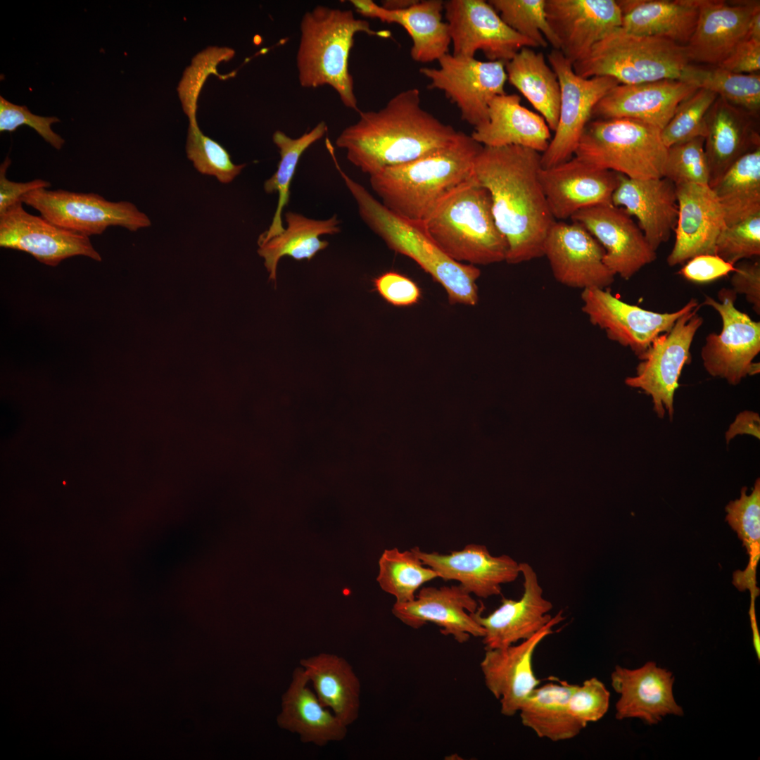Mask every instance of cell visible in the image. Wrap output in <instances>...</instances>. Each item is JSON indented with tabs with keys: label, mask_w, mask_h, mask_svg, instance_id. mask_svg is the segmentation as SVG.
Wrapping results in <instances>:
<instances>
[{
	"label": "cell",
	"mask_w": 760,
	"mask_h": 760,
	"mask_svg": "<svg viewBox=\"0 0 760 760\" xmlns=\"http://www.w3.org/2000/svg\"><path fill=\"white\" fill-rule=\"evenodd\" d=\"M541 154L519 146H483L473 173L490 194L496 225L507 243L505 262L519 264L543 256L555 222L539 179Z\"/></svg>",
	"instance_id": "6da1fadb"
},
{
	"label": "cell",
	"mask_w": 760,
	"mask_h": 760,
	"mask_svg": "<svg viewBox=\"0 0 760 760\" xmlns=\"http://www.w3.org/2000/svg\"><path fill=\"white\" fill-rule=\"evenodd\" d=\"M359 115L335 144L346 151L351 164L369 176L445 147L459 132L422 107L417 88L398 93L378 110Z\"/></svg>",
	"instance_id": "7a4b0ae2"
},
{
	"label": "cell",
	"mask_w": 760,
	"mask_h": 760,
	"mask_svg": "<svg viewBox=\"0 0 760 760\" xmlns=\"http://www.w3.org/2000/svg\"><path fill=\"white\" fill-rule=\"evenodd\" d=\"M483 146L459 131L449 145L369 176L373 191L396 215L423 222L451 191L470 179Z\"/></svg>",
	"instance_id": "3957f363"
},
{
	"label": "cell",
	"mask_w": 760,
	"mask_h": 760,
	"mask_svg": "<svg viewBox=\"0 0 760 760\" xmlns=\"http://www.w3.org/2000/svg\"><path fill=\"white\" fill-rule=\"evenodd\" d=\"M336 168L354 198L360 218L387 246L414 260L447 293L451 305L474 306L479 301L476 284L481 270L447 255L425 231L422 222L407 220L385 207L334 160Z\"/></svg>",
	"instance_id": "277c9868"
},
{
	"label": "cell",
	"mask_w": 760,
	"mask_h": 760,
	"mask_svg": "<svg viewBox=\"0 0 760 760\" xmlns=\"http://www.w3.org/2000/svg\"><path fill=\"white\" fill-rule=\"evenodd\" d=\"M382 38L389 30H375L368 21L357 18L351 10L317 6L305 12L300 23L296 68L300 85H327L347 108L360 111L349 71V56L357 33Z\"/></svg>",
	"instance_id": "5b68a950"
},
{
	"label": "cell",
	"mask_w": 760,
	"mask_h": 760,
	"mask_svg": "<svg viewBox=\"0 0 760 760\" xmlns=\"http://www.w3.org/2000/svg\"><path fill=\"white\" fill-rule=\"evenodd\" d=\"M422 224L457 262L476 266L505 261L507 243L494 220L490 194L474 175L448 194Z\"/></svg>",
	"instance_id": "8992f818"
},
{
	"label": "cell",
	"mask_w": 760,
	"mask_h": 760,
	"mask_svg": "<svg viewBox=\"0 0 760 760\" xmlns=\"http://www.w3.org/2000/svg\"><path fill=\"white\" fill-rule=\"evenodd\" d=\"M690 63L685 46L671 40L630 33L618 27L573 64L583 78L608 76L622 84L678 80Z\"/></svg>",
	"instance_id": "52a82bcc"
},
{
	"label": "cell",
	"mask_w": 760,
	"mask_h": 760,
	"mask_svg": "<svg viewBox=\"0 0 760 760\" xmlns=\"http://www.w3.org/2000/svg\"><path fill=\"white\" fill-rule=\"evenodd\" d=\"M668 148L661 129L630 118L595 119L587 125L574 156L632 179L663 177Z\"/></svg>",
	"instance_id": "ba28073f"
},
{
	"label": "cell",
	"mask_w": 760,
	"mask_h": 760,
	"mask_svg": "<svg viewBox=\"0 0 760 760\" xmlns=\"http://www.w3.org/2000/svg\"><path fill=\"white\" fill-rule=\"evenodd\" d=\"M717 296L718 300L706 296L702 305L718 312L722 328L719 334L707 335L701 357L709 375L735 386L759 373L754 359L760 352V322L735 307L737 294L731 289L722 288Z\"/></svg>",
	"instance_id": "9c48e42d"
},
{
	"label": "cell",
	"mask_w": 760,
	"mask_h": 760,
	"mask_svg": "<svg viewBox=\"0 0 760 760\" xmlns=\"http://www.w3.org/2000/svg\"><path fill=\"white\" fill-rule=\"evenodd\" d=\"M20 201L51 223L83 235H99L110 226L137 231L151 226L148 216L131 202L110 201L94 193L41 188Z\"/></svg>",
	"instance_id": "30bf717a"
},
{
	"label": "cell",
	"mask_w": 760,
	"mask_h": 760,
	"mask_svg": "<svg viewBox=\"0 0 760 760\" xmlns=\"http://www.w3.org/2000/svg\"><path fill=\"white\" fill-rule=\"evenodd\" d=\"M700 306L683 314L669 331L657 336L638 356L640 362L636 374L625 381L628 386L639 388L652 398L653 410L659 418H664L667 412L671 420L673 419L678 379L684 366L691 362L690 347L703 324V318L697 313Z\"/></svg>",
	"instance_id": "8fae6325"
},
{
	"label": "cell",
	"mask_w": 760,
	"mask_h": 760,
	"mask_svg": "<svg viewBox=\"0 0 760 760\" xmlns=\"http://www.w3.org/2000/svg\"><path fill=\"white\" fill-rule=\"evenodd\" d=\"M560 85L559 120L555 134L541 154V166L549 168L572 158L597 103L619 82L613 77L583 78L573 64L556 49L547 55Z\"/></svg>",
	"instance_id": "7c38bea8"
},
{
	"label": "cell",
	"mask_w": 760,
	"mask_h": 760,
	"mask_svg": "<svg viewBox=\"0 0 760 760\" xmlns=\"http://www.w3.org/2000/svg\"><path fill=\"white\" fill-rule=\"evenodd\" d=\"M438 61L437 68L419 69L420 73L430 81L428 88L443 91L456 105L462 120L474 128L487 122L490 101L505 94V64L455 56L450 53Z\"/></svg>",
	"instance_id": "4fadbf2b"
},
{
	"label": "cell",
	"mask_w": 760,
	"mask_h": 760,
	"mask_svg": "<svg viewBox=\"0 0 760 760\" xmlns=\"http://www.w3.org/2000/svg\"><path fill=\"white\" fill-rule=\"evenodd\" d=\"M581 310L590 322L606 333L607 338L630 348L639 356L659 335L669 331L676 320L699 304L691 298L673 312H657L631 305L614 296L609 289L582 291Z\"/></svg>",
	"instance_id": "5bb4252c"
},
{
	"label": "cell",
	"mask_w": 760,
	"mask_h": 760,
	"mask_svg": "<svg viewBox=\"0 0 760 760\" xmlns=\"http://www.w3.org/2000/svg\"><path fill=\"white\" fill-rule=\"evenodd\" d=\"M444 12L455 56L474 58L481 51L490 61L506 64L524 47H538L509 27L483 0H448Z\"/></svg>",
	"instance_id": "9a60e30c"
},
{
	"label": "cell",
	"mask_w": 760,
	"mask_h": 760,
	"mask_svg": "<svg viewBox=\"0 0 760 760\" xmlns=\"http://www.w3.org/2000/svg\"><path fill=\"white\" fill-rule=\"evenodd\" d=\"M0 246L26 252L52 267L76 255L102 260L89 236L28 213L21 201L0 214Z\"/></svg>",
	"instance_id": "2e32d148"
},
{
	"label": "cell",
	"mask_w": 760,
	"mask_h": 760,
	"mask_svg": "<svg viewBox=\"0 0 760 760\" xmlns=\"http://www.w3.org/2000/svg\"><path fill=\"white\" fill-rule=\"evenodd\" d=\"M604 251L581 224L556 222L546 236L543 256L553 277L574 289H608L615 275L603 262Z\"/></svg>",
	"instance_id": "e0dca14e"
},
{
	"label": "cell",
	"mask_w": 760,
	"mask_h": 760,
	"mask_svg": "<svg viewBox=\"0 0 760 760\" xmlns=\"http://www.w3.org/2000/svg\"><path fill=\"white\" fill-rule=\"evenodd\" d=\"M631 217L623 209L608 204L582 209L571 217L602 246L607 267L625 280L657 259L656 251Z\"/></svg>",
	"instance_id": "ac0fdd59"
},
{
	"label": "cell",
	"mask_w": 760,
	"mask_h": 760,
	"mask_svg": "<svg viewBox=\"0 0 760 760\" xmlns=\"http://www.w3.org/2000/svg\"><path fill=\"white\" fill-rule=\"evenodd\" d=\"M564 619L560 611L540 631L518 645L485 650L480 667L485 685L500 700L506 716L519 712L521 705L539 685L533 669V657L538 645L553 633L552 628Z\"/></svg>",
	"instance_id": "d6986e66"
},
{
	"label": "cell",
	"mask_w": 760,
	"mask_h": 760,
	"mask_svg": "<svg viewBox=\"0 0 760 760\" xmlns=\"http://www.w3.org/2000/svg\"><path fill=\"white\" fill-rule=\"evenodd\" d=\"M539 179L553 217L562 220L584 208L612 204L619 173L574 156L553 167H541Z\"/></svg>",
	"instance_id": "ffe728a7"
},
{
	"label": "cell",
	"mask_w": 760,
	"mask_h": 760,
	"mask_svg": "<svg viewBox=\"0 0 760 760\" xmlns=\"http://www.w3.org/2000/svg\"><path fill=\"white\" fill-rule=\"evenodd\" d=\"M519 569L524 578L519 600L503 597L500 607L486 616H482L483 604L473 613L485 631L482 638L485 650L506 647L528 639L552 619L549 613L552 604L544 597L536 571L526 562L519 563Z\"/></svg>",
	"instance_id": "44dd1931"
},
{
	"label": "cell",
	"mask_w": 760,
	"mask_h": 760,
	"mask_svg": "<svg viewBox=\"0 0 760 760\" xmlns=\"http://www.w3.org/2000/svg\"><path fill=\"white\" fill-rule=\"evenodd\" d=\"M545 9L559 51L572 64L621 27V11L614 0H545Z\"/></svg>",
	"instance_id": "7402d4cb"
},
{
	"label": "cell",
	"mask_w": 760,
	"mask_h": 760,
	"mask_svg": "<svg viewBox=\"0 0 760 760\" xmlns=\"http://www.w3.org/2000/svg\"><path fill=\"white\" fill-rule=\"evenodd\" d=\"M471 595L460 584L439 588L424 587L413 600L395 602L392 612L412 628L432 623L443 635L464 643L471 636L483 638L485 633L473 616L479 606Z\"/></svg>",
	"instance_id": "603a6c76"
},
{
	"label": "cell",
	"mask_w": 760,
	"mask_h": 760,
	"mask_svg": "<svg viewBox=\"0 0 760 760\" xmlns=\"http://www.w3.org/2000/svg\"><path fill=\"white\" fill-rule=\"evenodd\" d=\"M678 216L669 266L685 263L699 255H716V242L727 227L723 208L708 184L676 185Z\"/></svg>",
	"instance_id": "cb8c5ba5"
},
{
	"label": "cell",
	"mask_w": 760,
	"mask_h": 760,
	"mask_svg": "<svg viewBox=\"0 0 760 760\" xmlns=\"http://www.w3.org/2000/svg\"><path fill=\"white\" fill-rule=\"evenodd\" d=\"M424 565L445 581L455 580L470 594L488 598L501 593V585L514 581L520 574L519 563L507 555L493 556L486 546L467 545L450 554L426 552L411 548Z\"/></svg>",
	"instance_id": "d4e9b609"
},
{
	"label": "cell",
	"mask_w": 760,
	"mask_h": 760,
	"mask_svg": "<svg viewBox=\"0 0 760 760\" xmlns=\"http://www.w3.org/2000/svg\"><path fill=\"white\" fill-rule=\"evenodd\" d=\"M695 29L685 45L690 62L717 66L746 39L758 1L696 0Z\"/></svg>",
	"instance_id": "484cf974"
},
{
	"label": "cell",
	"mask_w": 760,
	"mask_h": 760,
	"mask_svg": "<svg viewBox=\"0 0 760 760\" xmlns=\"http://www.w3.org/2000/svg\"><path fill=\"white\" fill-rule=\"evenodd\" d=\"M698 88L678 80L619 84L595 106L592 118H630L662 129L678 105Z\"/></svg>",
	"instance_id": "4316f807"
},
{
	"label": "cell",
	"mask_w": 760,
	"mask_h": 760,
	"mask_svg": "<svg viewBox=\"0 0 760 760\" xmlns=\"http://www.w3.org/2000/svg\"><path fill=\"white\" fill-rule=\"evenodd\" d=\"M674 680L672 672L658 667L654 661L635 669L616 666L611 681L620 695L616 703V719L638 718L654 725L669 714L683 716V710L673 697Z\"/></svg>",
	"instance_id": "83f0119b"
},
{
	"label": "cell",
	"mask_w": 760,
	"mask_h": 760,
	"mask_svg": "<svg viewBox=\"0 0 760 760\" xmlns=\"http://www.w3.org/2000/svg\"><path fill=\"white\" fill-rule=\"evenodd\" d=\"M612 204L637 218L639 227L657 251L669 241L678 216L676 185L665 177L632 179L619 173Z\"/></svg>",
	"instance_id": "f1b7e54d"
},
{
	"label": "cell",
	"mask_w": 760,
	"mask_h": 760,
	"mask_svg": "<svg viewBox=\"0 0 760 760\" xmlns=\"http://www.w3.org/2000/svg\"><path fill=\"white\" fill-rule=\"evenodd\" d=\"M704 148L713 185L742 156L760 147L757 116L717 96L706 116Z\"/></svg>",
	"instance_id": "f546056e"
},
{
	"label": "cell",
	"mask_w": 760,
	"mask_h": 760,
	"mask_svg": "<svg viewBox=\"0 0 760 760\" xmlns=\"http://www.w3.org/2000/svg\"><path fill=\"white\" fill-rule=\"evenodd\" d=\"M350 2L363 16L403 27L412 42L410 56L413 61L426 63L449 53L451 39L448 23L443 20V1H417L411 6L398 11L386 10L371 0Z\"/></svg>",
	"instance_id": "4dcf8cb0"
},
{
	"label": "cell",
	"mask_w": 760,
	"mask_h": 760,
	"mask_svg": "<svg viewBox=\"0 0 760 760\" xmlns=\"http://www.w3.org/2000/svg\"><path fill=\"white\" fill-rule=\"evenodd\" d=\"M309 683L303 669L295 668L282 696L279 725L298 734L301 742L319 747L344 740L348 726L321 704Z\"/></svg>",
	"instance_id": "1f68e13d"
},
{
	"label": "cell",
	"mask_w": 760,
	"mask_h": 760,
	"mask_svg": "<svg viewBox=\"0 0 760 760\" xmlns=\"http://www.w3.org/2000/svg\"><path fill=\"white\" fill-rule=\"evenodd\" d=\"M471 137L483 146H519L539 153L551 140L545 119L523 106L517 94L506 93L490 101L487 122L474 128Z\"/></svg>",
	"instance_id": "d6a6232c"
},
{
	"label": "cell",
	"mask_w": 760,
	"mask_h": 760,
	"mask_svg": "<svg viewBox=\"0 0 760 760\" xmlns=\"http://www.w3.org/2000/svg\"><path fill=\"white\" fill-rule=\"evenodd\" d=\"M616 1L622 14L621 27L630 33L662 37L685 46L695 29L696 0Z\"/></svg>",
	"instance_id": "836d02e7"
},
{
	"label": "cell",
	"mask_w": 760,
	"mask_h": 760,
	"mask_svg": "<svg viewBox=\"0 0 760 760\" xmlns=\"http://www.w3.org/2000/svg\"><path fill=\"white\" fill-rule=\"evenodd\" d=\"M321 704L348 727L358 718L361 684L352 666L337 654L322 652L300 661Z\"/></svg>",
	"instance_id": "e575fe53"
},
{
	"label": "cell",
	"mask_w": 760,
	"mask_h": 760,
	"mask_svg": "<svg viewBox=\"0 0 760 760\" xmlns=\"http://www.w3.org/2000/svg\"><path fill=\"white\" fill-rule=\"evenodd\" d=\"M284 215L287 225L284 232L258 243V253L265 260L270 279L274 281L281 258L288 255L297 260H309L329 245L319 238L321 236L341 232L340 220L336 214L326 220H315L292 211Z\"/></svg>",
	"instance_id": "d590c367"
},
{
	"label": "cell",
	"mask_w": 760,
	"mask_h": 760,
	"mask_svg": "<svg viewBox=\"0 0 760 760\" xmlns=\"http://www.w3.org/2000/svg\"><path fill=\"white\" fill-rule=\"evenodd\" d=\"M576 686L565 680L537 687L521 705L522 724L539 737L553 742L572 739L583 726L571 714L569 699Z\"/></svg>",
	"instance_id": "8d00e7d4"
},
{
	"label": "cell",
	"mask_w": 760,
	"mask_h": 760,
	"mask_svg": "<svg viewBox=\"0 0 760 760\" xmlns=\"http://www.w3.org/2000/svg\"><path fill=\"white\" fill-rule=\"evenodd\" d=\"M508 82L520 91L545 119L550 130L557 128L560 85L544 55L524 47L505 64Z\"/></svg>",
	"instance_id": "74e56055"
},
{
	"label": "cell",
	"mask_w": 760,
	"mask_h": 760,
	"mask_svg": "<svg viewBox=\"0 0 760 760\" xmlns=\"http://www.w3.org/2000/svg\"><path fill=\"white\" fill-rule=\"evenodd\" d=\"M710 187L727 226L760 213V147L739 158Z\"/></svg>",
	"instance_id": "f35d334b"
},
{
	"label": "cell",
	"mask_w": 760,
	"mask_h": 760,
	"mask_svg": "<svg viewBox=\"0 0 760 760\" xmlns=\"http://www.w3.org/2000/svg\"><path fill=\"white\" fill-rule=\"evenodd\" d=\"M327 131L326 122L321 121L298 138H291L279 130L274 132L272 140L279 149L280 160L276 172L265 182L263 187L267 194L277 192L279 198L271 224L259 236L258 243H264L284 232L281 214L289 201L290 186L300 158L308 148L322 139Z\"/></svg>",
	"instance_id": "ab89813d"
},
{
	"label": "cell",
	"mask_w": 760,
	"mask_h": 760,
	"mask_svg": "<svg viewBox=\"0 0 760 760\" xmlns=\"http://www.w3.org/2000/svg\"><path fill=\"white\" fill-rule=\"evenodd\" d=\"M747 488L741 490L740 498L730 501L726 507V521L742 541L749 562L745 571L734 573L733 584L740 590L749 589L751 597L756 598V570L760 557V480L757 479L752 493Z\"/></svg>",
	"instance_id": "60d3db41"
},
{
	"label": "cell",
	"mask_w": 760,
	"mask_h": 760,
	"mask_svg": "<svg viewBox=\"0 0 760 760\" xmlns=\"http://www.w3.org/2000/svg\"><path fill=\"white\" fill-rule=\"evenodd\" d=\"M681 81L709 90L730 103L758 116L760 109V75L733 72L719 66L691 64Z\"/></svg>",
	"instance_id": "b9f144b4"
},
{
	"label": "cell",
	"mask_w": 760,
	"mask_h": 760,
	"mask_svg": "<svg viewBox=\"0 0 760 760\" xmlns=\"http://www.w3.org/2000/svg\"><path fill=\"white\" fill-rule=\"evenodd\" d=\"M379 566L376 580L379 585L393 595L398 603L413 600L422 585L438 578V574L424 565L412 549L403 552L398 548L385 550Z\"/></svg>",
	"instance_id": "7bdbcfd3"
},
{
	"label": "cell",
	"mask_w": 760,
	"mask_h": 760,
	"mask_svg": "<svg viewBox=\"0 0 760 760\" xmlns=\"http://www.w3.org/2000/svg\"><path fill=\"white\" fill-rule=\"evenodd\" d=\"M489 4L503 21L538 47L559 50V41L551 29L545 13V0H490Z\"/></svg>",
	"instance_id": "ee69618b"
},
{
	"label": "cell",
	"mask_w": 760,
	"mask_h": 760,
	"mask_svg": "<svg viewBox=\"0 0 760 760\" xmlns=\"http://www.w3.org/2000/svg\"><path fill=\"white\" fill-rule=\"evenodd\" d=\"M186 151L200 173L214 176L223 184L232 182L246 167L234 164L222 146L203 134L196 121L189 122Z\"/></svg>",
	"instance_id": "f6af8a7d"
},
{
	"label": "cell",
	"mask_w": 760,
	"mask_h": 760,
	"mask_svg": "<svg viewBox=\"0 0 760 760\" xmlns=\"http://www.w3.org/2000/svg\"><path fill=\"white\" fill-rule=\"evenodd\" d=\"M718 96L704 89H698L683 101L667 125L661 129V137L669 146L697 137H704L706 116Z\"/></svg>",
	"instance_id": "bcb514c9"
},
{
	"label": "cell",
	"mask_w": 760,
	"mask_h": 760,
	"mask_svg": "<svg viewBox=\"0 0 760 760\" xmlns=\"http://www.w3.org/2000/svg\"><path fill=\"white\" fill-rule=\"evenodd\" d=\"M704 138L697 137L668 148L663 177L675 185L709 184V168Z\"/></svg>",
	"instance_id": "7dc6e473"
},
{
	"label": "cell",
	"mask_w": 760,
	"mask_h": 760,
	"mask_svg": "<svg viewBox=\"0 0 760 760\" xmlns=\"http://www.w3.org/2000/svg\"><path fill=\"white\" fill-rule=\"evenodd\" d=\"M716 255L732 265L760 255V213L727 226L716 242Z\"/></svg>",
	"instance_id": "c3c4849f"
},
{
	"label": "cell",
	"mask_w": 760,
	"mask_h": 760,
	"mask_svg": "<svg viewBox=\"0 0 760 760\" xmlns=\"http://www.w3.org/2000/svg\"><path fill=\"white\" fill-rule=\"evenodd\" d=\"M234 51L227 48L212 47L204 50L194 58L183 76L178 87L180 100L184 112L196 109L197 99L201 87L210 73L216 74V65L221 61L228 60Z\"/></svg>",
	"instance_id": "681fc988"
},
{
	"label": "cell",
	"mask_w": 760,
	"mask_h": 760,
	"mask_svg": "<svg viewBox=\"0 0 760 760\" xmlns=\"http://www.w3.org/2000/svg\"><path fill=\"white\" fill-rule=\"evenodd\" d=\"M610 693L604 684L595 677L576 685L569 699V709L572 716L585 728L592 722L600 720L609 707Z\"/></svg>",
	"instance_id": "f907efd6"
},
{
	"label": "cell",
	"mask_w": 760,
	"mask_h": 760,
	"mask_svg": "<svg viewBox=\"0 0 760 760\" xmlns=\"http://www.w3.org/2000/svg\"><path fill=\"white\" fill-rule=\"evenodd\" d=\"M56 117H44L32 113L25 106H18L0 96V132L15 131L18 127L26 125L34 129L46 142L60 150L65 140L51 128L53 123L58 122Z\"/></svg>",
	"instance_id": "816d5d0a"
},
{
	"label": "cell",
	"mask_w": 760,
	"mask_h": 760,
	"mask_svg": "<svg viewBox=\"0 0 760 760\" xmlns=\"http://www.w3.org/2000/svg\"><path fill=\"white\" fill-rule=\"evenodd\" d=\"M375 290L389 304L409 307L422 298L419 286L412 279L395 271L384 272L373 280Z\"/></svg>",
	"instance_id": "f5cc1de1"
},
{
	"label": "cell",
	"mask_w": 760,
	"mask_h": 760,
	"mask_svg": "<svg viewBox=\"0 0 760 760\" xmlns=\"http://www.w3.org/2000/svg\"><path fill=\"white\" fill-rule=\"evenodd\" d=\"M734 270V265L718 255L703 254L688 260L678 274L690 281L707 283L725 277Z\"/></svg>",
	"instance_id": "db71d44e"
},
{
	"label": "cell",
	"mask_w": 760,
	"mask_h": 760,
	"mask_svg": "<svg viewBox=\"0 0 760 760\" xmlns=\"http://www.w3.org/2000/svg\"><path fill=\"white\" fill-rule=\"evenodd\" d=\"M731 289L745 296L756 314H760V263L743 262L735 265L730 279Z\"/></svg>",
	"instance_id": "11a10c76"
},
{
	"label": "cell",
	"mask_w": 760,
	"mask_h": 760,
	"mask_svg": "<svg viewBox=\"0 0 760 760\" xmlns=\"http://www.w3.org/2000/svg\"><path fill=\"white\" fill-rule=\"evenodd\" d=\"M717 66L736 73H759L760 41L752 39H744Z\"/></svg>",
	"instance_id": "9f6ffc18"
},
{
	"label": "cell",
	"mask_w": 760,
	"mask_h": 760,
	"mask_svg": "<svg viewBox=\"0 0 760 760\" xmlns=\"http://www.w3.org/2000/svg\"><path fill=\"white\" fill-rule=\"evenodd\" d=\"M10 164L11 160L6 157L0 166V214L20 201V198L28 192L51 186L49 182L41 179L27 182H15L8 179L6 172Z\"/></svg>",
	"instance_id": "6f0895ef"
},
{
	"label": "cell",
	"mask_w": 760,
	"mask_h": 760,
	"mask_svg": "<svg viewBox=\"0 0 760 760\" xmlns=\"http://www.w3.org/2000/svg\"><path fill=\"white\" fill-rule=\"evenodd\" d=\"M752 434L759 438V414L749 411L740 413L726 432V438L728 443L737 434Z\"/></svg>",
	"instance_id": "680465c9"
},
{
	"label": "cell",
	"mask_w": 760,
	"mask_h": 760,
	"mask_svg": "<svg viewBox=\"0 0 760 760\" xmlns=\"http://www.w3.org/2000/svg\"><path fill=\"white\" fill-rule=\"evenodd\" d=\"M749 615L751 623V628L752 631L753 645L755 650L756 654L759 661L760 660V635L759 628L757 626L756 612H755V601L751 600Z\"/></svg>",
	"instance_id": "91938a15"
},
{
	"label": "cell",
	"mask_w": 760,
	"mask_h": 760,
	"mask_svg": "<svg viewBox=\"0 0 760 760\" xmlns=\"http://www.w3.org/2000/svg\"><path fill=\"white\" fill-rule=\"evenodd\" d=\"M746 39L760 41V7H758L751 16Z\"/></svg>",
	"instance_id": "94428289"
},
{
	"label": "cell",
	"mask_w": 760,
	"mask_h": 760,
	"mask_svg": "<svg viewBox=\"0 0 760 760\" xmlns=\"http://www.w3.org/2000/svg\"><path fill=\"white\" fill-rule=\"evenodd\" d=\"M416 0H386L381 2L380 5L383 8L389 11H398L407 8L414 3Z\"/></svg>",
	"instance_id": "6125c7cd"
}]
</instances>
